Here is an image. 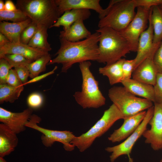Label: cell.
<instances>
[{
	"label": "cell",
	"mask_w": 162,
	"mask_h": 162,
	"mask_svg": "<svg viewBox=\"0 0 162 162\" xmlns=\"http://www.w3.org/2000/svg\"><path fill=\"white\" fill-rule=\"evenodd\" d=\"M100 33L97 32L88 38L76 42L60 38V48L48 65L61 64V72L66 73L74 64L90 60L97 61L98 58Z\"/></svg>",
	"instance_id": "6da1fadb"
},
{
	"label": "cell",
	"mask_w": 162,
	"mask_h": 162,
	"mask_svg": "<svg viewBox=\"0 0 162 162\" xmlns=\"http://www.w3.org/2000/svg\"><path fill=\"white\" fill-rule=\"evenodd\" d=\"M96 31L100 34L98 62L111 64L131 52L130 44L120 32L107 27L99 28Z\"/></svg>",
	"instance_id": "7a4b0ae2"
},
{
	"label": "cell",
	"mask_w": 162,
	"mask_h": 162,
	"mask_svg": "<svg viewBox=\"0 0 162 162\" xmlns=\"http://www.w3.org/2000/svg\"><path fill=\"white\" fill-rule=\"evenodd\" d=\"M91 64L90 61L79 63L82 78L81 90L76 92L73 95L77 103L83 109L98 108L106 103V98L99 88L98 81L90 70Z\"/></svg>",
	"instance_id": "3957f363"
},
{
	"label": "cell",
	"mask_w": 162,
	"mask_h": 162,
	"mask_svg": "<svg viewBox=\"0 0 162 162\" xmlns=\"http://www.w3.org/2000/svg\"><path fill=\"white\" fill-rule=\"evenodd\" d=\"M16 6L32 22L48 28L61 16L55 0H17Z\"/></svg>",
	"instance_id": "277c9868"
},
{
	"label": "cell",
	"mask_w": 162,
	"mask_h": 162,
	"mask_svg": "<svg viewBox=\"0 0 162 162\" xmlns=\"http://www.w3.org/2000/svg\"><path fill=\"white\" fill-rule=\"evenodd\" d=\"M124 117L117 107L112 104L105 110L101 117L87 131L81 135L75 136L71 143L80 152L88 148L94 140L105 134L117 120Z\"/></svg>",
	"instance_id": "5b68a950"
},
{
	"label": "cell",
	"mask_w": 162,
	"mask_h": 162,
	"mask_svg": "<svg viewBox=\"0 0 162 162\" xmlns=\"http://www.w3.org/2000/svg\"><path fill=\"white\" fill-rule=\"evenodd\" d=\"M108 95L124 118L148 110L153 106L151 101L136 97L124 86L112 87L109 90Z\"/></svg>",
	"instance_id": "8992f818"
},
{
	"label": "cell",
	"mask_w": 162,
	"mask_h": 162,
	"mask_svg": "<svg viewBox=\"0 0 162 162\" xmlns=\"http://www.w3.org/2000/svg\"><path fill=\"white\" fill-rule=\"evenodd\" d=\"M136 8L134 0H118L107 14L100 19L98 27H109L121 32L134 17Z\"/></svg>",
	"instance_id": "52a82bcc"
},
{
	"label": "cell",
	"mask_w": 162,
	"mask_h": 162,
	"mask_svg": "<svg viewBox=\"0 0 162 162\" xmlns=\"http://www.w3.org/2000/svg\"><path fill=\"white\" fill-rule=\"evenodd\" d=\"M41 120L39 116L36 114H32L26 126L42 133L41 139L45 146L48 147H51L56 142L62 143L64 148L66 151H71L74 150L75 147L71 144V142L75 136L72 132L53 130L43 128L38 124Z\"/></svg>",
	"instance_id": "ba28073f"
},
{
	"label": "cell",
	"mask_w": 162,
	"mask_h": 162,
	"mask_svg": "<svg viewBox=\"0 0 162 162\" xmlns=\"http://www.w3.org/2000/svg\"><path fill=\"white\" fill-rule=\"evenodd\" d=\"M154 112V106L148 109L146 116L136 130L120 144L112 147H108L105 150L111 153L110 158L111 162H114L118 157L127 155L129 162H133L130 157L132 148L137 140L142 136L147 128V126Z\"/></svg>",
	"instance_id": "9c48e42d"
},
{
	"label": "cell",
	"mask_w": 162,
	"mask_h": 162,
	"mask_svg": "<svg viewBox=\"0 0 162 162\" xmlns=\"http://www.w3.org/2000/svg\"><path fill=\"white\" fill-rule=\"evenodd\" d=\"M135 15L128 26L120 32L130 44L131 52H136L142 34L147 28L151 9L139 7Z\"/></svg>",
	"instance_id": "30bf717a"
},
{
	"label": "cell",
	"mask_w": 162,
	"mask_h": 162,
	"mask_svg": "<svg viewBox=\"0 0 162 162\" xmlns=\"http://www.w3.org/2000/svg\"><path fill=\"white\" fill-rule=\"evenodd\" d=\"M154 104L153 115L148 123L150 128L146 130L142 136L145 143L156 151L162 149V103Z\"/></svg>",
	"instance_id": "8fae6325"
},
{
	"label": "cell",
	"mask_w": 162,
	"mask_h": 162,
	"mask_svg": "<svg viewBox=\"0 0 162 162\" xmlns=\"http://www.w3.org/2000/svg\"><path fill=\"white\" fill-rule=\"evenodd\" d=\"M55 1L61 16L67 10L73 9H91L98 13L100 19L107 14L116 2L115 0H111L108 7L103 9L100 4L99 0H55Z\"/></svg>",
	"instance_id": "7c38bea8"
},
{
	"label": "cell",
	"mask_w": 162,
	"mask_h": 162,
	"mask_svg": "<svg viewBox=\"0 0 162 162\" xmlns=\"http://www.w3.org/2000/svg\"><path fill=\"white\" fill-rule=\"evenodd\" d=\"M153 37V27L149 19L148 26L141 35L139 40L136 55L134 58V69L146 58L148 56H154L161 43L154 44Z\"/></svg>",
	"instance_id": "4fadbf2b"
},
{
	"label": "cell",
	"mask_w": 162,
	"mask_h": 162,
	"mask_svg": "<svg viewBox=\"0 0 162 162\" xmlns=\"http://www.w3.org/2000/svg\"><path fill=\"white\" fill-rule=\"evenodd\" d=\"M32 112L29 107L22 112H14L0 107V121L17 134L26 130V124Z\"/></svg>",
	"instance_id": "5bb4252c"
},
{
	"label": "cell",
	"mask_w": 162,
	"mask_h": 162,
	"mask_svg": "<svg viewBox=\"0 0 162 162\" xmlns=\"http://www.w3.org/2000/svg\"><path fill=\"white\" fill-rule=\"evenodd\" d=\"M146 111L141 112L133 116L124 119L122 125L108 137V140L112 142H119L125 140L137 129L145 118Z\"/></svg>",
	"instance_id": "9a60e30c"
},
{
	"label": "cell",
	"mask_w": 162,
	"mask_h": 162,
	"mask_svg": "<svg viewBox=\"0 0 162 162\" xmlns=\"http://www.w3.org/2000/svg\"><path fill=\"white\" fill-rule=\"evenodd\" d=\"M48 53V52L32 47L20 42H10L0 48V58L7 54H17L24 57L32 62Z\"/></svg>",
	"instance_id": "2e32d148"
},
{
	"label": "cell",
	"mask_w": 162,
	"mask_h": 162,
	"mask_svg": "<svg viewBox=\"0 0 162 162\" xmlns=\"http://www.w3.org/2000/svg\"><path fill=\"white\" fill-rule=\"evenodd\" d=\"M153 58L148 56L141 62L134 70L132 79L154 86L158 73Z\"/></svg>",
	"instance_id": "e0dca14e"
},
{
	"label": "cell",
	"mask_w": 162,
	"mask_h": 162,
	"mask_svg": "<svg viewBox=\"0 0 162 162\" xmlns=\"http://www.w3.org/2000/svg\"><path fill=\"white\" fill-rule=\"evenodd\" d=\"M121 83L131 93L149 100L153 103L155 101L153 86L133 79L123 80Z\"/></svg>",
	"instance_id": "ac0fdd59"
},
{
	"label": "cell",
	"mask_w": 162,
	"mask_h": 162,
	"mask_svg": "<svg viewBox=\"0 0 162 162\" xmlns=\"http://www.w3.org/2000/svg\"><path fill=\"white\" fill-rule=\"evenodd\" d=\"M91 15L89 10L73 9L67 10L60 16L51 28L62 26L63 30L65 31L75 22L80 20H86Z\"/></svg>",
	"instance_id": "d6986e66"
},
{
	"label": "cell",
	"mask_w": 162,
	"mask_h": 162,
	"mask_svg": "<svg viewBox=\"0 0 162 162\" xmlns=\"http://www.w3.org/2000/svg\"><path fill=\"white\" fill-rule=\"evenodd\" d=\"M18 142L16 134L4 124H0V157H4L14 151Z\"/></svg>",
	"instance_id": "ffe728a7"
},
{
	"label": "cell",
	"mask_w": 162,
	"mask_h": 162,
	"mask_svg": "<svg viewBox=\"0 0 162 162\" xmlns=\"http://www.w3.org/2000/svg\"><path fill=\"white\" fill-rule=\"evenodd\" d=\"M32 22L29 18L18 22H10L5 21L0 22V32L5 35L10 42H20L21 33Z\"/></svg>",
	"instance_id": "44dd1931"
},
{
	"label": "cell",
	"mask_w": 162,
	"mask_h": 162,
	"mask_svg": "<svg viewBox=\"0 0 162 162\" xmlns=\"http://www.w3.org/2000/svg\"><path fill=\"white\" fill-rule=\"evenodd\" d=\"M85 27L83 21L80 20L72 24L68 29L60 32L59 38L71 42H76L86 39L91 35Z\"/></svg>",
	"instance_id": "7402d4cb"
},
{
	"label": "cell",
	"mask_w": 162,
	"mask_h": 162,
	"mask_svg": "<svg viewBox=\"0 0 162 162\" xmlns=\"http://www.w3.org/2000/svg\"><path fill=\"white\" fill-rule=\"evenodd\" d=\"M124 59L122 58L115 63L99 68V73L108 77L110 85L121 83L123 80L122 65Z\"/></svg>",
	"instance_id": "603a6c76"
},
{
	"label": "cell",
	"mask_w": 162,
	"mask_h": 162,
	"mask_svg": "<svg viewBox=\"0 0 162 162\" xmlns=\"http://www.w3.org/2000/svg\"><path fill=\"white\" fill-rule=\"evenodd\" d=\"M149 19L153 29V43H160L162 41V8L159 6L152 7Z\"/></svg>",
	"instance_id": "cb8c5ba5"
},
{
	"label": "cell",
	"mask_w": 162,
	"mask_h": 162,
	"mask_svg": "<svg viewBox=\"0 0 162 162\" xmlns=\"http://www.w3.org/2000/svg\"><path fill=\"white\" fill-rule=\"evenodd\" d=\"M48 29L45 26L38 25L37 31L28 45L48 52L51 50L50 44L47 40Z\"/></svg>",
	"instance_id": "d4e9b609"
},
{
	"label": "cell",
	"mask_w": 162,
	"mask_h": 162,
	"mask_svg": "<svg viewBox=\"0 0 162 162\" xmlns=\"http://www.w3.org/2000/svg\"><path fill=\"white\" fill-rule=\"evenodd\" d=\"M24 86L15 87L7 84H0V103L4 102L13 103L20 96Z\"/></svg>",
	"instance_id": "484cf974"
},
{
	"label": "cell",
	"mask_w": 162,
	"mask_h": 162,
	"mask_svg": "<svg viewBox=\"0 0 162 162\" xmlns=\"http://www.w3.org/2000/svg\"><path fill=\"white\" fill-rule=\"evenodd\" d=\"M51 59V56L49 53L29 63L27 66L30 72L29 77L32 79L45 71L46 65Z\"/></svg>",
	"instance_id": "4316f807"
},
{
	"label": "cell",
	"mask_w": 162,
	"mask_h": 162,
	"mask_svg": "<svg viewBox=\"0 0 162 162\" xmlns=\"http://www.w3.org/2000/svg\"><path fill=\"white\" fill-rule=\"evenodd\" d=\"M29 18L20 9L14 11L4 10L0 11V21H10L13 22H18L24 21Z\"/></svg>",
	"instance_id": "83f0119b"
},
{
	"label": "cell",
	"mask_w": 162,
	"mask_h": 162,
	"mask_svg": "<svg viewBox=\"0 0 162 162\" xmlns=\"http://www.w3.org/2000/svg\"><path fill=\"white\" fill-rule=\"evenodd\" d=\"M5 59L13 68L27 67L32 62L24 57L17 54H7L2 57Z\"/></svg>",
	"instance_id": "f1b7e54d"
},
{
	"label": "cell",
	"mask_w": 162,
	"mask_h": 162,
	"mask_svg": "<svg viewBox=\"0 0 162 162\" xmlns=\"http://www.w3.org/2000/svg\"><path fill=\"white\" fill-rule=\"evenodd\" d=\"M37 28V24L32 22L21 33L20 36V42L23 44H28L35 33Z\"/></svg>",
	"instance_id": "f546056e"
},
{
	"label": "cell",
	"mask_w": 162,
	"mask_h": 162,
	"mask_svg": "<svg viewBox=\"0 0 162 162\" xmlns=\"http://www.w3.org/2000/svg\"><path fill=\"white\" fill-rule=\"evenodd\" d=\"M27 103L29 107L32 109H37L42 105L44 98L42 95L37 92L30 94L27 99Z\"/></svg>",
	"instance_id": "4dcf8cb0"
},
{
	"label": "cell",
	"mask_w": 162,
	"mask_h": 162,
	"mask_svg": "<svg viewBox=\"0 0 162 162\" xmlns=\"http://www.w3.org/2000/svg\"><path fill=\"white\" fill-rule=\"evenodd\" d=\"M12 67L4 58H0V84H6V80Z\"/></svg>",
	"instance_id": "1f68e13d"
},
{
	"label": "cell",
	"mask_w": 162,
	"mask_h": 162,
	"mask_svg": "<svg viewBox=\"0 0 162 162\" xmlns=\"http://www.w3.org/2000/svg\"><path fill=\"white\" fill-rule=\"evenodd\" d=\"M134 68L135 61L134 59L130 60L125 59L122 65L123 80L131 79Z\"/></svg>",
	"instance_id": "d6a6232c"
},
{
	"label": "cell",
	"mask_w": 162,
	"mask_h": 162,
	"mask_svg": "<svg viewBox=\"0 0 162 162\" xmlns=\"http://www.w3.org/2000/svg\"><path fill=\"white\" fill-rule=\"evenodd\" d=\"M154 87L155 95L154 103H162V73H158L156 83Z\"/></svg>",
	"instance_id": "836d02e7"
},
{
	"label": "cell",
	"mask_w": 162,
	"mask_h": 162,
	"mask_svg": "<svg viewBox=\"0 0 162 162\" xmlns=\"http://www.w3.org/2000/svg\"><path fill=\"white\" fill-rule=\"evenodd\" d=\"M137 8L141 7L150 9L156 6H160L162 4V0H134Z\"/></svg>",
	"instance_id": "e575fe53"
},
{
	"label": "cell",
	"mask_w": 162,
	"mask_h": 162,
	"mask_svg": "<svg viewBox=\"0 0 162 162\" xmlns=\"http://www.w3.org/2000/svg\"><path fill=\"white\" fill-rule=\"evenodd\" d=\"M6 83L10 86L15 87L23 86L14 69H13L10 70L6 78Z\"/></svg>",
	"instance_id": "d590c367"
},
{
	"label": "cell",
	"mask_w": 162,
	"mask_h": 162,
	"mask_svg": "<svg viewBox=\"0 0 162 162\" xmlns=\"http://www.w3.org/2000/svg\"><path fill=\"white\" fill-rule=\"evenodd\" d=\"M14 69L23 85H25L30 76V72L27 67L16 68Z\"/></svg>",
	"instance_id": "8d00e7d4"
},
{
	"label": "cell",
	"mask_w": 162,
	"mask_h": 162,
	"mask_svg": "<svg viewBox=\"0 0 162 162\" xmlns=\"http://www.w3.org/2000/svg\"><path fill=\"white\" fill-rule=\"evenodd\" d=\"M153 62L158 73H162V41L155 52L153 58Z\"/></svg>",
	"instance_id": "74e56055"
},
{
	"label": "cell",
	"mask_w": 162,
	"mask_h": 162,
	"mask_svg": "<svg viewBox=\"0 0 162 162\" xmlns=\"http://www.w3.org/2000/svg\"><path fill=\"white\" fill-rule=\"evenodd\" d=\"M58 67L57 66H55L53 69L51 71L46 73L44 74L38 75L33 78L31 79L30 80L28 81V82L26 83V85L28 84L40 81L46 77L48 76L49 75H52L54 73L55 70L57 69Z\"/></svg>",
	"instance_id": "f35d334b"
},
{
	"label": "cell",
	"mask_w": 162,
	"mask_h": 162,
	"mask_svg": "<svg viewBox=\"0 0 162 162\" xmlns=\"http://www.w3.org/2000/svg\"><path fill=\"white\" fill-rule=\"evenodd\" d=\"M4 3V10H5L11 11L15 10L17 9L16 6L11 0H6Z\"/></svg>",
	"instance_id": "ab89813d"
},
{
	"label": "cell",
	"mask_w": 162,
	"mask_h": 162,
	"mask_svg": "<svg viewBox=\"0 0 162 162\" xmlns=\"http://www.w3.org/2000/svg\"><path fill=\"white\" fill-rule=\"evenodd\" d=\"M10 42V41L8 38L4 34L0 32V48L5 46Z\"/></svg>",
	"instance_id": "60d3db41"
},
{
	"label": "cell",
	"mask_w": 162,
	"mask_h": 162,
	"mask_svg": "<svg viewBox=\"0 0 162 162\" xmlns=\"http://www.w3.org/2000/svg\"><path fill=\"white\" fill-rule=\"evenodd\" d=\"M4 4L3 1L0 0V11H2L4 10Z\"/></svg>",
	"instance_id": "b9f144b4"
},
{
	"label": "cell",
	"mask_w": 162,
	"mask_h": 162,
	"mask_svg": "<svg viewBox=\"0 0 162 162\" xmlns=\"http://www.w3.org/2000/svg\"><path fill=\"white\" fill-rule=\"evenodd\" d=\"M0 162H7V161L3 158V157H0Z\"/></svg>",
	"instance_id": "7bdbcfd3"
},
{
	"label": "cell",
	"mask_w": 162,
	"mask_h": 162,
	"mask_svg": "<svg viewBox=\"0 0 162 162\" xmlns=\"http://www.w3.org/2000/svg\"><path fill=\"white\" fill-rule=\"evenodd\" d=\"M160 7L162 8V4L159 6Z\"/></svg>",
	"instance_id": "ee69618b"
},
{
	"label": "cell",
	"mask_w": 162,
	"mask_h": 162,
	"mask_svg": "<svg viewBox=\"0 0 162 162\" xmlns=\"http://www.w3.org/2000/svg\"><path fill=\"white\" fill-rule=\"evenodd\" d=\"M160 162H162V158L161 159V160H160Z\"/></svg>",
	"instance_id": "f6af8a7d"
}]
</instances>
